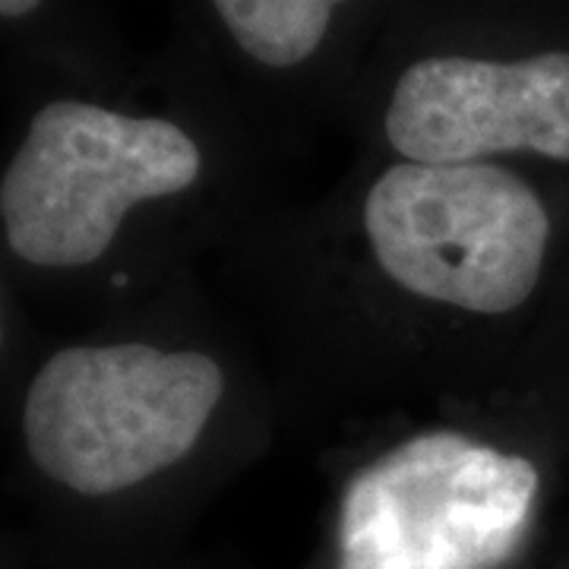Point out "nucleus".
Listing matches in <instances>:
<instances>
[{
  "label": "nucleus",
  "instance_id": "obj_1",
  "mask_svg": "<svg viewBox=\"0 0 569 569\" xmlns=\"http://www.w3.org/2000/svg\"><path fill=\"white\" fill-rule=\"evenodd\" d=\"M222 396L224 370L206 351L70 346L26 389L22 440L48 481L111 497L187 459Z\"/></svg>",
  "mask_w": 569,
  "mask_h": 569
},
{
  "label": "nucleus",
  "instance_id": "obj_3",
  "mask_svg": "<svg viewBox=\"0 0 569 569\" xmlns=\"http://www.w3.org/2000/svg\"><path fill=\"white\" fill-rule=\"evenodd\" d=\"M200 168V146L178 123L48 102L0 181L7 247L39 269L96 263L133 206L190 190Z\"/></svg>",
  "mask_w": 569,
  "mask_h": 569
},
{
  "label": "nucleus",
  "instance_id": "obj_5",
  "mask_svg": "<svg viewBox=\"0 0 569 569\" xmlns=\"http://www.w3.org/2000/svg\"><path fill=\"white\" fill-rule=\"evenodd\" d=\"M387 140L421 164L488 162L507 152L569 162V51L522 61L421 58L392 89Z\"/></svg>",
  "mask_w": 569,
  "mask_h": 569
},
{
  "label": "nucleus",
  "instance_id": "obj_4",
  "mask_svg": "<svg viewBox=\"0 0 569 569\" xmlns=\"http://www.w3.org/2000/svg\"><path fill=\"white\" fill-rule=\"evenodd\" d=\"M526 456L456 430L408 437L342 493L339 569H497L538 497Z\"/></svg>",
  "mask_w": 569,
  "mask_h": 569
},
{
  "label": "nucleus",
  "instance_id": "obj_2",
  "mask_svg": "<svg viewBox=\"0 0 569 569\" xmlns=\"http://www.w3.org/2000/svg\"><path fill=\"white\" fill-rule=\"evenodd\" d=\"M361 219L383 276L415 298L500 317L541 284L548 206L500 164H392L367 190Z\"/></svg>",
  "mask_w": 569,
  "mask_h": 569
},
{
  "label": "nucleus",
  "instance_id": "obj_6",
  "mask_svg": "<svg viewBox=\"0 0 569 569\" xmlns=\"http://www.w3.org/2000/svg\"><path fill=\"white\" fill-rule=\"evenodd\" d=\"M339 3L346 0H212L234 44L276 70L298 67L320 51Z\"/></svg>",
  "mask_w": 569,
  "mask_h": 569
},
{
  "label": "nucleus",
  "instance_id": "obj_7",
  "mask_svg": "<svg viewBox=\"0 0 569 569\" xmlns=\"http://www.w3.org/2000/svg\"><path fill=\"white\" fill-rule=\"evenodd\" d=\"M41 0H0V13L3 20H20V17H29Z\"/></svg>",
  "mask_w": 569,
  "mask_h": 569
}]
</instances>
